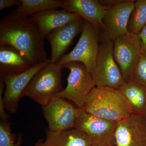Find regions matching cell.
I'll return each instance as SVG.
<instances>
[{"instance_id":"cell-17","label":"cell","mask_w":146,"mask_h":146,"mask_svg":"<svg viewBox=\"0 0 146 146\" xmlns=\"http://www.w3.org/2000/svg\"><path fill=\"white\" fill-rule=\"evenodd\" d=\"M45 146H92L89 136L76 128L59 132L46 131Z\"/></svg>"},{"instance_id":"cell-1","label":"cell","mask_w":146,"mask_h":146,"mask_svg":"<svg viewBox=\"0 0 146 146\" xmlns=\"http://www.w3.org/2000/svg\"><path fill=\"white\" fill-rule=\"evenodd\" d=\"M44 39L31 16L13 12L4 16L0 21V45L13 47L33 65L48 60Z\"/></svg>"},{"instance_id":"cell-27","label":"cell","mask_w":146,"mask_h":146,"mask_svg":"<svg viewBox=\"0 0 146 146\" xmlns=\"http://www.w3.org/2000/svg\"><path fill=\"white\" fill-rule=\"evenodd\" d=\"M92 146H115V145H93Z\"/></svg>"},{"instance_id":"cell-26","label":"cell","mask_w":146,"mask_h":146,"mask_svg":"<svg viewBox=\"0 0 146 146\" xmlns=\"http://www.w3.org/2000/svg\"><path fill=\"white\" fill-rule=\"evenodd\" d=\"M34 146H45L44 142L42 139H39L36 142Z\"/></svg>"},{"instance_id":"cell-7","label":"cell","mask_w":146,"mask_h":146,"mask_svg":"<svg viewBox=\"0 0 146 146\" xmlns=\"http://www.w3.org/2000/svg\"><path fill=\"white\" fill-rule=\"evenodd\" d=\"M142 52L141 39L138 35L127 32L113 42V56L125 82L132 80Z\"/></svg>"},{"instance_id":"cell-12","label":"cell","mask_w":146,"mask_h":146,"mask_svg":"<svg viewBox=\"0 0 146 146\" xmlns=\"http://www.w3.org/2000/svg\"><path fill=\"white\" fill-rule=\"evenodd\" d=\"M115 146H146V118L131 114L118 122L115 133Z\"/></svg>"},{"instance_id":"cell-11","label":"cell","mask_w":146,"mask_h":146,"mask_svg":"<svg viewBox=\"0 0 146 146\" xmlns=\"http://www.w3.org/2000/svg\"><path fill=\"white\" fill-rule=\"evenodd\" d=\"M50 62L48 59L44 63L33 65L20 74L1 78L5 85L4 92L5 106L9 113L14 114L17 112L23 92L35 74Z\"/></svg>"},{"instance_id":"cell-13","label":"cell","mask_w":146,"mask_h":146,"mask_svg":"<svg viewBox=\"0 0 146 146\" xmlns=\"http://www.w3.org/2000/svg\"><path fill=\"white\" fill-rule=\"evenodd\" d=\"M84 20L74 22L58 28L46 36L50 45L51 54L49 60L56 63L65 54L69 46L78 34L82 31Z\"/></svg>"},{"instance_id":"cell-3","label":"cell","mask_w":146,"mask_h":146,"mask_svg":"<svg viewBox=\"0 0 146 146\" xmlns=\"http://www.w3.org/2000/svg\"><path fill=\"white\" fill-rule=\"evenodd\" d=\"M59 63L50 62L35 74L21 96L44 106L63 90L62 70Z\"/></svg>"},{"instance_id":"cell-18","label":"cell","mask_w":146,"mask_h":146,"mask_svg":"<svg viewBox=\"0 0 146 146\" xmlns=\"http://www.w3.org/2000/svg\"><path fill=\"white\" fill-rule=\"evenodd\" d=\"M131 114L145 117L146 88L133 80L125 82L119 89Z\"/></svg>"},{"instance_id":"cell-22","label":"cell","mask_w":146,"mask_h":146,"mask_svg":"<svg viewBox=\"0 0 146 146\" xmlns=\"http://www.w3.org/2000/svg\"><path fill=\"white\" fill-rule=\"evenodd\" d=\"M131 80L146 88V54L143 52L134 69Z\"/></svg>"},{"instance_id":"cell-16","label":"cell","mask_w":146,"mask_h":146,"mask_svg":"<svg viewBox=\"0 0 146 146\" xmlns=\"http://www.w3.org/2000/svg\"><path fill=\"white\" fill-rule=\"evenodd\" d=\"M34 65L13 47L0 45V76L17 74Z\"/></svg>"},{"instance_id":"cell-28","label":"cell","mask_w":146,"mask_h":146,"mask_svg":"<svg viewBox=\"0 0 146 146\" xmlns=\"http://www.w3.org/2000/svg\"></svg>"},{"instance_id":"cell-5","label":"cell","mask_w":146,"mask_h":146,"mask_svg":"<svg viewBox=\"0 0 146 146\" xmlns=\"http://www.w3.org/2000/svg\"><path fill=\"white\" fill-rule=\"evenodd\" d=\"M70 70L68 84L56 97L70 100L78 108H83L88 96L96 87L92 75L82 63L70 62L62 65Z\"/></svg>"},{"instance_id":"cell-6","label":"cell","mask_w":146,"mask_h":146,"mask_svg":"<svg viewBox=\"0 0 146 146\" xmlns=\"http://www.w3.org/2000/svg\"><path fill=\"white\" fill-rule=\"evenodd\" d=\"M99 40V31L92 24L84 21L81 36L75 47L57 63L63 65L70 62H79L92 74L98 53Z\"/></svg>"},{"instance_id":"cell-15","label":"cell","mask_w":146,"mask_h":146,"mask_svg":"<svg viewBox=\"0 0 146 146\" xmlns=\"http://www.w3.org/2000/svg\"><path fill=\"white\" fill-rule=\"evenodd\" d=\"M38 26L44 39L56 29L83 20L76 13L56 9L45 11L30 16Z\"/></svg>"},{"instance_id":"cell-2","label":"cell","mask_w":146,"mask_h":146,"mask_svg":"<svg viewBox=\"0 0 146 146\" xmlns=\"http://www.w3.org/2000/svg\"><path fill=\"white\" fill-rule=\"evenodd\" d=\"M82 109L94 116L117 122L131 114L119 89L105 86H96Z\"/></svg>"},{"instance_id":"cell-9","label":"cell","mask_w":146,"mask_h":146,"mask_svg":"<svg viewBox=\"0 0 146 146\" xmlns=\"http://www.w3.org/2000/svg\"><path fill=\"white\" fill-rule=\"evenodd\" d=\"M135 1H123L117 4L107 6L103 20V27L99 35L102 42H114L119 36L128 32L129 20Z\"/></svg>"},{"instance_id":"cell-25","label":"cell","mask_w":146,"mask_h":146,"mask_svg":"<svg viewBox=\"0 0 146 146\" xmlns=\"http://www.w3.org/2000/svg\"><path fill=\"white\" fill-rule=\"evenodd\" d=\"M141 41L142 52L146 54V25L138 34Z\"/></svg>"},{"instance_id":"cell-8","label":"cell","mask_w":146,"mask_h":146,"mask_svg":"<svg viewBox=\"0 0 146 146\" xmlns=\"http://www.w3.org/2000/svg\"><path fill=\"white\" fill-rule=\"evenodd\" d=\"M117 122L96 117L79 108L75 128L86 133L94 145H115Z\"/></svg>"},{"instance_id":"cell-20","label":"cell","mask_w":146,"mask_h":146,"mask_svg":"<svg viewBox=\"0 0 146 146\" xmlns=\"http://www.w3.org/2000/svg\"><path fill=\"white\" fill-rule=\"evenodd\" d=\"M146 25V0L135 1L134 7L129 20L128 32L139 34Z\"/></svg>"},{"instance_id":"cell-23","label":"cell","mask_w":146,"mask_h":146,"mask_svg":"<svg viewBox=\"0 0 146 146\" xmlns=\"http://www.w3.org/2000/svg\"><path fill=\"white\" fill-rule=\"evenodd\" d=\"M5 85L1 79H0V118L3 121H8L9 115L6 112L4 101V90Z\"/></svg>"},{"instance_id":"cell-4","label":"cell","mask_w":146,"mask_h":146,"mask_svg":"<svg viewBox=\"0 0 146 146\" xmlns=\"http://www.w3.org/2000/svg\"><path fill=\"white\" fill-rule=\"evenodd\" d=\"M113 42L106 41L100 45L92 78L96 86L120 89L125 83L113 55Z\"/></svg>"},{"instance_id":"cell-10","label":"cell","mask_w":146,"mask_h":146,"mask_svg":"<svg viewBox=\"0 0 146 146\" xmlns=\"http://www.w3.org/2000/svg\"><path fill=\"white\" fill-rule=\"evenodd\" d=\"M42 108L49 130L59 132L75 128L79 108L65 99L54 97Z\"/></svg>"},{"instance_id":"cell-19","label":"cell","mask_w":146,"mask_h":146,"mask_svg":"<svg viewBox=\"0 0 146 146\" xmlns=\"http://www.w3.org/2000/svg\"><path fill=\"white\" fill-rule=\"evenodd\" d=\"M63 0H22V3L13 13L30 16L45 11L56 9L63 6Z\"/></svg>"},{"instance_id":"cell-24","label":"cell","mask_w":146,"mask_h":146,"mask_svg":"<svg viewBox=\"0 0 146 146\" xmlns=\"http://www.w3.org/2000/svg\"><path fill=\"white\" fill-rule=\"evenodd\" d=\"M22 0H0V10L13 6H20Z\"/></svg>"},{"instance_id":"cell-21","label":"cell","mask_w":146,"mask_h":146,"mask_svg":"<svg viewBox=\"0 0 146 146\" xmlns=\"http://www.w3.org/2000/svg\"><path fill=\"white\" fill-rule=\"evenodd\" d=\"M11 131V124L8 121L1 120L0 121V146H21L23 142V136L18 135Z\"/></svg>"},{"instance_id":"cell-14","label":"cell","mask_w":146,"mask_h":146,"mask_svg":"<svg viewBox=\"0 0 146 146\" xmlns=\"http://www.w3.org/2000/svg\"><path fill=\"white\" fill-rule=\"evenodd\" d=\"M107 7L96 0H63L62 8L77 14L99 31L103 27Z\"/></svg>"}]
</instances>
